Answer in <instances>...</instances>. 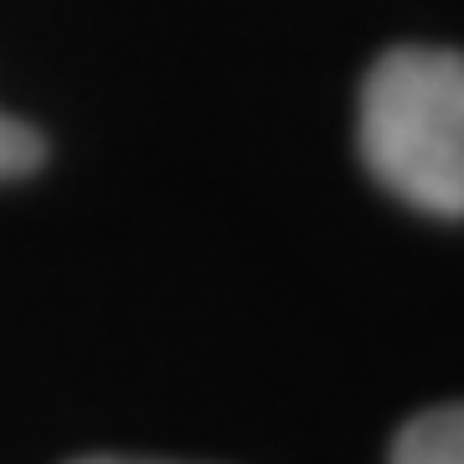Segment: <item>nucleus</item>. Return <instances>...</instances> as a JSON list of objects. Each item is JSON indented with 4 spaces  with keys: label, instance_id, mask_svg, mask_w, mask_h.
<instances>
[{
    "label": "nucleus",
    "instance_id": "1",
    "mask_svg": "<svg viewBox=\"0 0 464 464\" xmlns=\"http://www.w3.org/2000/svg\"><path fill=\"white\" fill-rule=\"evenodd\" d=\"M366 170L429 217H464V52L392 47L362 88Z\"/></svg>",
    "mask_w": 464,
    "mask_h": 464
},
{
    "label": "nucleus",
    "instance_id": "2",
    "mask_svg": "<svg viewBox=\"0 0 464 464\" xmlns=\"http://www.w3.org/2000/svg\"><path fill=\"white\" fill-rule=\"evenodd\" d=\"M387 464H464V402H444L408 418Z\"/></svg>",
    "mask_w": 464,
    "mask_h": 464
},
{
    "label": "nucleus",
    "instance_id": "3",
    "mask_svg": "<svg viewBox=\"0 0 464 464\" xmlns=\"http://www.w3.org/2000/svg\"><path fill=\"white\" fill-rule=\"evenodd\" d=\"M47 155V140L16 114H0V181H16V176H32Z\"/></svg>",
    "mask_w": 464,
    "mask_h": 464
},
{
    "label": "nucleus",
    "instance_id": "4",
    "mask_svg": "<svg viewBox=\"0 0 464 464\" xmlns=\"http://www.w3.org/2000/svg\"><path fill=\"white\" fill-rule=\"evenodd\" d=\"M72 464H181V459H134V454H88V459Z\"/></svg>",
    "mask_w": 464,
    "mask_h": 464
}]
</instances>
